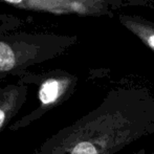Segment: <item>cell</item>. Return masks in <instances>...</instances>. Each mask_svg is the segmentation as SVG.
<instances>
[{
  "mask_svg": "<svg viewBox=\"0 0 154 154\" xmlns=\"http://www.w3.org/2000/svg\"><path fill=\"white\" fill-rule=\"evenodd\" d=\"M137 154H154V151L153 152H149V153H146L145 151H140V152H138Z\"/></svg>",
  "mask_w": 154,
  "mask_h": 154,
  "instance_id": "7",
  "label": "cell"
},
{
  "mask_svg": "<svg viewBox=\"0 0 154 154\" xmlns=\"http://www.w3.org/2000/svg\"><path fill=\"white\" fill-rule=\"evenodd\" d=\"M121 23L134 34L146 46L154 51V24L138 16L120 17Z\"/></svg>",
  "mask_w": 154,
  "mask_h": 154,
  "instance_id": "4",
  "label": "cell"
},
{
  "mask_svg": "<svg viewBox=\"0 0 154 154\" xmlns=\"http://www.w3.org/2000/svg\"><path fill=\"white\" fill-rule=\"evenodd\" d=\"M154 135V97L140 90L110 92L75 123L46 138L35 154H119Z\"/></svg>",
  "mask_w": 154,
  "mask_h": 154,
  "instance_id": "1",
  "label": "cell"
},
{
  "mask_svg": "<svg viewBox=\"0 0 154 154\" xmlns=\"http://www.w3.org/2000/svg\"><path fill=\"white\" fill-rule=\"evenodd\" d=\"M5 1L12 2V3H19V2H21L22 0H5Z\"/></svg>",
  "mask_w": 154,
  "mask_h": 154,
  "instance_id": "6",
  "label": "cell"
},
{
  "mask_svg": "<svg viewBox=\"0 0 154 154\" xmlns=\"http://www.w3.org/2000/svg\"><path fill=\"white\" fill-rule=\"evenodd\" d=\"M26 101V88L8 86L0 88V133L19 113Z\"/></svg>",
  "mask_w": 154,
  "mask_h": 154,
  "instance_id": "3",
  "label": "cell"
},
{
  "mask_svg": "<svg viewBox=\"0 0 154 154\" xmlns=\"http://www.w3.org/2000/svg\"><path fill=\"white\" fill-rule=\"evenodd\" d=\"M135 1H136V0H135ZM144 1H145V0H144Z\"/></svg>",
  "mask_w": 154,
  "mask_h": 154,
  "instance_id": "8",
  "label": "cell"
},
{
  "mask_svg": "<svg viewBox=\"0 0 154 154\" xmlns=\"http://www.w3.org/2000/svg\"><path fill=\"white\" fill-rule=\"evenodd\" d=\"M38 82V107L31 113L16 121L8 127L11 131H18L26 128L32 122L42 118L45 113L67 101L72 94L75 86L73 77L62 73L57 75H47Z\"/></svg>",
  "mask_w": 154,
  "mask_h": 154,
  "instance_id": "2",
  "label": "cell"
},
{
  "mask_svg": "<svg viewBox=\"0 0 154 154\" xmlns=\"http://www.w3.org/2000/svg\"><path fill=\"white\" fill-rule=\"evenodd\" d=\"M16 66L17 59L13 49L5 43L0 42V72H10Z\"/></svg>",
  "mask_w": 154,
  "mask_h": 154,
  "instance_id": "5",
  "label": "cell"
}]
</instances>
